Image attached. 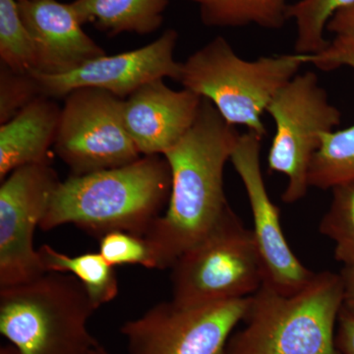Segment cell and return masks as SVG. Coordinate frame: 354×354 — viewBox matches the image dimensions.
<instances>
[{"mask_svg":"<svg viewBox=\"0 0 354 354\" xmlns=\"http://www.w3.org/2000/svg\"><path fill=\"white\" fill-rule=\"evenodd\" d=\"M239 136L236 127L202 97L192 127L165 153L171 171V197L145 236L156 270L171 269L179 256L234 213L225 196L223 174Z\"/></svg>","mask_w":354,"mask_h":354,"instance_id":"obj_1","label":"cell"},{"mask_svg":"<svg viewBox=\"0 0 354 354\" xmlns=\"http://www.w3.org/2000/svg\"><path fill=\"white\" fill-rule=\"evenodd\" d=\"M171 192V167L162 155L70 176L60 181L39 228L73 225L99 239L114 230L145 237L167 208Z\"/></svg>","mask_w":354,"mask_h":354,"instance_id":"obj_2","label":"cell"},{"mask_svg":"<svg viewBox=\"0 0 354 354\" xmlns=\"http://www.w3.org/2000/svg\"><path fill=\"white\" fill-rule=\"evenodd\" d=\"M342 306L341 274L316 272L291 295L263 283L251 295L245 326L232 333L223 354H341L335 330Z\"/></svg>","mask_w":354,"mask_h":354,"instance_id":"obj_3","label":"cell"},{"mask_svg":"<svg viewBox=\"0 0 354 354\" xmlns=\"http://www.w3.org/2000/svg\"><path fill=\"white\" fill-rule=\"evenodd\" d=\"M95 310L76 277L46 272L0 288V333L21 354H88L100 344L87 327Z\"/></svg>","mask_w":354,"mask_h":354,"instance_id":"obj_4","label":"cell"},{"mask_svg":"<svg viewBox=\"0 0 354 354\" xmlns=\"http://www.w3.org/2000/svg\"><path fill=\"white\" fill-rule=\"evenodd\" d=\"M310 57L295 53L246 60L218 36L181 62L178 82L211 102L230 124L245 127L263 139L268 134L263 114Z\"/></svg>","mask_w":354,"mask_h":354,"instance_id":"obj_5","label":"cell"},{"mask_svg":"<svg viewBox=\"0 0 354 354\" xmlns=\"http://www.w3.org/2000/svg\"><path fill=\"white\" fill-rule=\"evenodd\" d=\"M172 300L211 304L251 297L264 283L252 230L235 213L171 267Z\"/></svg>","mask_w":354,"mask_h":354,"instance_id":"obj_6","label":"cell"},{"mask_svg":"<svg viewBox=\"0 0 354 354\" xmlns=\"http://www.w3.org/2000/svg\"><path fill=\"white\" fill-rule=\"evenodd\" d=\"M267 113L276 124L268 169L288 178L281 199L293 204L306 196L312 160L324 135L341 123L342 114L314 72L293 77L272 97Z\"/></svg>","mask_w":354,"mask_h":354,"instance_id":"obj_7","label":"cell"},{"mask_svg":"<svg viewBox=\"0 0 354 354\" xmlns=\"http://www.w3.org/2000/svg\"><path fill=\"white\" fill-rule=\"evenodd\" d=\"M55 152L71 176L124 167L141 158L123 121V102L108 91L76 88L64 97Z\"/></svg>","mask_w":354,"mask_h":354,"instance_id":"obj_8","label":"cell"},{"mask_svg":"<svg viewBox=\"0 0 354 354\" xmlns=\"http://www.w3.org/2000/svg\"><path fill=\"white\" fill-rule=\"evenodd\" d=\"M250 297L211 304L162 302L123 324L128 354H223Z\"/></svg>","mask_w":354,"mask_h":354,"instance_id":"obj_9","label":"cell"},{"mask_svg":"<svg viewBox=\"0 0 354 354\" xmlns=\"http://www.w3.org/2000/svg\"><path fill=\"white\" fill-rule=\"evenodd\" d=\"M60 181L50 162L23 165L1 181L0 288L46 274L34 235Z\"/></svg>","mask_w":354,"mask_h":354,"instance_id":"obj_10","label":"cell"},{"mask_svg":"<svg viewBox=\"0 0 354 354\" xmlns=\"http://www.w3.org/2000/svg\"><path fill=\"white\" fill-rule=\"evenodd\" d=\"M261 141L252 132L239 136L230 162L241 177L253 216L252 234L264 272V285L283 295L298 292L316 272L310 271L291 250L261 169Z\"/></svg>","mask_w":354,"mask_h":354,"instance_id":"obj_11","label":"cell"},{"mask_svg":"<svg viewBox=\"0 0 354 354\" xmlns=\"http://www.w3.org/2000/svg\"><path fill=\"white\" fill-rule=\"evenodd\" d=\"M178 32L165 30L157 39L137 50L102 55L69 73L48 75L31 70L41 94L51 99L65 97L72 91L95 88L125 100L135 91L157 79L178 82L181 62L174 59Z\"/></svg>","mask_w":354,"mask_h":354,"instance_id":"obj_12","label":"cell"},{"mask_svg":"<svg viewBox=\"0 0 354 354\" xmlns=\"http://www.w3.org/2000/svg\"><path fill=\"white\" fill-rule=\"evenodd\" d=\"M202 97L187 88L176 91L157 79L123 102V121L141 155H162L192 127Z\"/></svg>","mask_w":354,"mask_h":354,"instance_id":"obj_13","label":"cell"},{"mask_svg":"<svg viewBox=\"0 0 354 354\" xmlns=\"http://www.w3.org/2000/svg\"><path fill=\"white\" fill-rule=\"evenodd\" d=\"M18 9L34 44V71L60 75L106 55L84 31L71 4L24 0Z\"/></svg>","mask_w":354,"mask_h":354,"instance_id":"obj_14","label":"cell"},{"mask_svg":"<svg viewBox=\"0 0 354 354\" xmlns=\"http://www.w3.org/2000/svg\"><path fill=\"white\" fill-rule=\"evenodd\" d=\"M62 109L55 99L41 95L0 127V180L18 167L50 162Z\"/></svg>","mask_w":354,"mask_h":354,"instance_id":"obj_15","label":"cell"},{"mask_svg":"<svg viewBox=\"0 0 354 354\" xmlns=\"http://www.w3.org/2000/svg\"><path fill=\"white\" fill-rule=\"evenodd\" d=\"M311 64L325 71L344 65L354 70V48L335 39L327 50L312 55ZM351 180H354V125L324 135L309 171V185L318 189H332Z\"/></svg>","mask_w":354,"mask_h":354,"instance_id":"obj_16","label":"cell"},{"mask_svg":"<svg viewBox=\"0 0 354 354\" xmlns=\"http://www.w3.org/2000/svg\"><path fill=\"white\" fill-rule=\"evenodd\" d=\"M81 24H91L109 37L123 32L150 35L162 27L169 0H73Z\"/></svg>","mask_w":354,"mask_h":354,"instance_id":"obj_17","label":"cell"},{"mask_svg":"<svg viewBox=\"0 0 354 354\" xmlns=\"http://www.w3.org/2000/svg\"><path fill=\"white\" fill-rule=\"evenodd\" d=\"M39 253L46 272H68L76 277L85 286L95 309L118 297L115 270L101 253L88 252L72 257L48 244L39 247Z\"/></svg>","mask_w":354,"mask_h":354,"instance_id":"obj_18","label":"cell"},{"mask_svg":"<svg viewBox=\"0 0 354 354\" xmlns=\"http://www.w3.org/2000/svg\"><path fill=\"white\" fill-rule=\"evenodd\" d=\"M199 8L203 24L212 28L249 25L279 30L288 19V0H187Z\"/></svg>","mask_w":354,"mask_h":354,"instance_id":"obj_19","label":"cell"},{"mask_svg":"<svg viewBox=\"0 0 354 354\" xmlns=\"http://www.w3.org/2000/svg\"><path fill=\"white\" fill-rule=\"evenodd\" d=\"M354 0H298L290 4L288 21L297 27L295 50L299 55H315L329 48L325 38L327 25L337 11L353 6Z\"/></svg>","mask_w":354,"mask_h":354,"instance_id":"obj_20","label":"cell"},{"mask_svg":"<svg viewBox=\"0 0 354 354\" xmlns=\"http://www.w3.org/2000/svg\"><path fill=\"white\" fill-rule=\"evenodd\" d=\"M332 202L319 225V232L335 244V259L354 265V180L332 188Z\"/></svg>","mask_w":354,"mask_h":354,"instance_id":"obj_21","label":"cell"},{"mask_svg":"<svg viewBox=\"0 0 354 354\" xmlns=\"http://www.w3.org/2000/svg\"><path fill=\"white\" fill-rule=\"evenodd\" d=\"M0 59L14 71L35 69L34 44L21 18L17 0H0Z\"/></svg>","mask_w":354,"mask_h":354,"instance_id":"obj_22","label":"cell"},{"mask_svg":"<svg viewBox=\"0 0 354 354\" xmlns=\"http://www.w3.org/2000/svg\"><path fill=\"white\" fill-rule=\"evenodd\" d=\"M41 87L31 72H17L0 64V124L12 120L41 97Z\"/></svg>","mask_w":354,"mask_h":354,"instance_id":"obj_23","label":"cell"},{"mask_svg":"<svg viewBox=\"0 0 354 354\" xmlns=\"http://www.w3.org/2000/svg\"><path fill=\"white\" fill-rule=\"evenodd\" d=\"M99 241V252L113 267L140 265L155 270L152 250L145 237L114 230L104 234Z\"/></svg>","mask_w":354,"mask_h":354,"instance_id":"obj_24","label":"cell"},{"mask_svg":"<svg viewBox=\"0 0 354 354\" xmlns=\"http://www.w3.org/2000/svg\"><path fill=\"white\" fill-rule=\"evenodd\" d=\"M335 346L341 354H354V313L344 305L337 320Z\"/></svg>","mask_w":354,"mask_h":354,"instance_id":"obj_25","label":"cell"},{"mask_svg":"<svg viewBox=\"0 0 354 354\" xmlns=\"http://www.w3.org/2000/svg\"><path fill=\"white\" fill-rule=\"evenodd\" d=\"M327 31L354 48V4L337 11L328 23Z\"/></svg>","mask_w":354,"mask_h":354,"instance_id":"obj_26","label":"cell"},{"mask_svg":"<svg viewBox=\"0 0 354 354\" xmlns=\"http://www.w3.org/2000/svg\"><path fill=\"white\" fill-rule=\"evenodd\" d=\"M339 274L344 286V305L354 313V265L344 266Z\"/></svg>","mask_w":354,"mask_h":354,"instance_id":"obj_27","label":"cell"},{"mask_svg":"<svg viewBox=\"0 0 354 354\" xmlns=\"http://www.w3.org/2000/svg\"><path fill=\"white\" fill-rule=\"evenodd\" d=\"M0 354H21L20 351H18L15 346L12 344H8V346H1L0 348Z\"/></svg>","mask_w":354,"mask_h":354,"instance_id":"obj_28","label":"cell"},{"mask_svg":"<svg viewBox=\"0 0 354 354\" xmlns=\"http://www.w3.org/2000/svg\"><path fill=\"white\" fill-rule=\"evenodd\" d=\"M88 354H111L108 349L102 346L101 344H97L95 348H93Z\"/></svg>","mask_w":354,"mask_h":354,"instance_id":"obj_29","label":"cell"},{"mask_svg":"<svg viewBox=\"0 0 354 354\" xmlns=\"http://www.w3.org/2000/svg\"><path fill=\"white\" fill-rule=\"evenodd\" d=\"M18 2L24 1V0H17Z\"/></svg>","mask_w":354,"mask_h":354,"instance_id":"obj_30","label":"cell"}]
</instances>
